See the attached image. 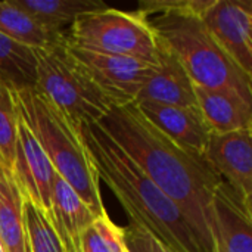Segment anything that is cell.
Here are the masks:
<instances>
[{
    "mask_svg": "<svg viewBox=\"0 0 252 252\" xmlns=\"http://www.w3.org/2000/svg\"><path fill=\"white\" fill-rule=\"evenodd\" d=\"M66 41L78 49L136 58L154 65L161 53L149 18L109 6L72 22L66 30Z\"/></svg>",
    "mask_w": 252,
    "mask_h": 252,
    "instance_id": "cell-6",
    "label": "cell"
},
{
    "mask_svg": "<svg viewBox=\"0 0 252 252\" xmlns=\"http://www.w3.org/2000/svg\"><path fill=\"white\" fill-rule=\"evenodd\" d=\"M55 168L43 148L19 115L18 140L12 177L24 199L34 202L49 216L52 211V193Z\"/></svg>",
    "mask_w": 252,
    "mask_h": 252,
    "instance_id": "cell-8",
    "label": "cell"
},
{
    "mask_svg": "<svg viewBox=\"0 0 252 252\" xmlns=\"http://www.w3.org/2000/svg\"><path fill=\"white\" fill-rule=\"evenodd\" d=\"M0 34L32 50L58 43L66 35V32L49 30L12 0L0 1Z\"/></svg>",
    "mask_w": 252,
    "mask_h": 252,
    "instance_id": "cell-18",
    "label": "cell"
},
{
    "mask_svg": "<svg viewBox=\"0 0 252 252\" xmlns=\"http://www.w3.org/2000/svg\"><path fill=\"white\" fill-rule=\"evenodd\" d=\"M136 102H152L173 106H196L193 81L177 58L161 46L158 65Z\"/></svg>",
    "mask_w": 252,
    "mask_h": 252,
    "instance_id": "cell-14",
    "label": "cell"
},
{
    "mask_svg": "<svg viewBox=\"0 0 252 252\" xmlns=\"http://www.w3.org/2000/svg\"><path fill=\"white\" fill-rule=\"evenodd\" d=\"M21 118L28 126L56 174L63 179L94 217L108 214L100 182L81 139L80 126L52 105L37 89L13 92Z\"/></svg>",
    "mask_w": 252,
    "mask_h": 252,
    "instance_id": "cell-3",
    "label": "cell"
},
{
    "mask_svg": "<svg viewBox=\"0 0 252 252\" xmlns=\"http://www.w3.org/2000/svg\"><path fill=\"white\" fill-rule=\"evenodd\" d=\"M22 205L24 198L12 174L0 168V244L4 252H30Z\"/></svg>",
    "mask_w": 252,
    "mask_h": 252,
    "instance_id": "cell-16",
    "label": "cell"
},
{
    "mask_svg": "<svg viewBox=\"0 0 252 252\" xmlns=\"http://www.w3.org/2000/svg\"><path fill=\"white\" fill-rule=\"evenodd\" d=\"M0 252H4L3 251V248H1V244H0Z\"/></svg>",
    "mask_w": 252,
    "mask_h": 252,
    "instance_id": "cell-25",
    "label": "cell"
},
{
    "mask_svg": "<svg viewBox=\"0 0 252 252\" xmlns=\"http://www.w3.org/2000/svg\"><path fill=\"white\" fill-rule=\"evenodd\" d=\"M19 111L13 92L0 83V168L12 174L16 140H18Z\"/></svg>",
    "mask_w": 252,
    "mask_h": 252,
    "instance_id": "cell-21",
    "label": "cell"
},
{
    "mask_svg": "<svg viewBox=\"0 0 252 252\" xmlns=\"http://www.w3.org/2000/svg\"><path fill=\"white\" fill-rule=\"evenodd\" d=\"M35 89L74 124H96L112 109L109 99L94 86L72 56L66 35L34 50Z\"/></svg>",
    "mask_w": 252,
    "mask_h": 252,
    "instance_id": "cell-5",
    "label": "cell"
},
{
    "mask_svg": "<svg viewBox=\"0 0 252 252\" xmlns=\"http://www.w3.org/2000/svg\"><path fill=\"white\" fill-rule=\"evenodd\" d=\"M50 219L62 248L78 245L83 230L96 219L74 189L58 174L53 179Z\"/></svg>",
    "mask_w": 252,
    "mask_h": 252,
    "instance_id": "cell-15",
    "label": "cell"
},
{
    "mask_svg": "<svg viewBox=\"0 0 252 252\" xmlns=\"http://www.w3.org/2000/svg\"><path fill=\"white\" fill-rule=\"evenodd\" d=\"M196 108L211 134L252 130V102L232 89H210L193 84Z\"/></svg>",
    "mask_w": 252,
    "mask_h": 252,
    "instance_id": "cell-13",
    "label": "cell"
},
{
    "mask_svg": "<svg viewBox=\"0 0 252 252\" xmlns=\"http://www.w3.org/2000/svg\"><path fill=\"white\" fill-rule=\"evenodd\" d=\"M68 46L72 56L112 106L134 103L158 65L136 58L84 50L69 43Z\"/></svg>",
    "mask_w": 252,
    "mask_h": 252,
    "instance_id": "cell-7",
    "label": "cell"
},
{
    "mask_svg": "<svg viewBox=\"0 0 252 252\" xmlns=\"http://www.w3.org/2000/svg\"><path fill=\"white\" fill-rule=\"evenodd\" d=\"M204 158L220 179L251 208L252 140L251 130L211 134Z\"/></svg>",
    "mask_w": 252,
    "mask_h": 252,
    "instance_id": "cell-10",
    "label": "cell"
},
{
    "mask_svg": "<svg viewBox=\"0 0 252 252\" xmlns=\"http://www.w3.org/2000/svg\"><path fill=\"white\" fill-rule=\"evenodd\" d=\"M216 0H142L137 6V13L148 18L154 13H183L204 18Z\"/></svg>",
    "mask_w": 252,
    "mask_h": 252,
    "instance_id": "cell-23",
    "label": "cell"
},
{
    "mask_svg": "<svg viewBox=\"0 0 252 252\" xmlns=\"http://www.w3.org/2000/svg\"><path fill=\"white\" fill-rule=\"evenodd\" d=\"M140 112L168 139L185 151L204 157L211 136L196 106H173L152 102H134Z\"/></svg>",
    "mask_w": 252,
    "mask_h": 252,
    "instance_id": "cell-12",
    "label": "cell"
},
{
    "mask_svg": "<svg viewBox=\"0 0 252 252\" xmlns=\"http://www.w3.org/2000/svg\"><path fill=\"white\" fill-rule=\"evenodd\" d=\"M124 235L128 252H173L151 232L136 223H130L124 229Z\"/></svg>",
    "mask_w": 252,
    "mask_h": 252,
    "instance_id": "cell-24",
    "label": "cell"
},
{
    "mask_svg": "<svg viewBox=\"0 0 252 252\" xmlns=\"http://www.w3.org/2000/svg\"><path fill=\"white\" fill-rule=\"evenodd\" d=\"M99 124L179 207L201 252H214L213 198L223 180L207 159L176 145L136 103L112 106Z\"/></svg>",
    "mask_w": 252,
    "mask_h": 252,
    "instance_id": "cell-1",
    "label": "cell"
},
{
    "mask_svg": "<svg viewBox=\"0 0 252 252\" xmlns=\"http://www.w3.org/2000/svg\"><path fill=\"white\" fill-rule=\"evenodd\" d=\"M252 210L221 182L213 198L214 252H252Z\"/></svg>",
    "mask_w": 252,
    "mask_h": 252,
    "instance_id": "cell-11",
    "label": "cell"
},
{
    "mask_svg": "<svg viewBox=\"0 0 252 252\" xmlns=\"http://www.w3.org/2000/svg\"><path fill=\"white\" fill-rule=\"evenodd\" d=\"M83 252H128L124 227L117 226L108 214L96 217L81 233Z\"/></svg>",
    "mask_w": 252,
    "mask_h": 252,
    "instance_id": "cell-22",
    "label": "cell"
},
{
    "mask_svg": "<svg viewBox=\"0 0 252 252\" xmlns=\"http://www.w3.org/2000/svg\"><path fill=\"white\" fill-rule=\"evenodd\" d=\"M80 133L99 182L111 189L130 223L145 227L173 252H201L179 207L99 123L81 124Z\"/></svg>",
    "mask_w": 252,
    "mask_h": 252,
    "instance_id": "cell-2",
    "label": "cell"
},
{
    "mask_svg": "<svg viewBox=\"0 0 252 252\" xmlns=\"http://www.w3.org/2000/svg\"><path fill=\"white\" fill-rule=\"evenodd\" d=\"M149 22L161 46L177 58L193 84L232 89L252 102V75L220 47L201 18L162 13Z\"/></svg>",
    "mask_w": 252,
    "mask_h": 252,
    "instance_id": "cell-4",
    "label": "cell"
},
{
    "mask_svg": "<svg viewBox=\"0 0 252 252\" xmlns=\"http://www.w3.org/2000/svg\"><path fill=\"white\" fill-rule=\"evenodd\" d=\"M22 213L30 252H63L52 219L43 208L24 199Z\"/></svg>",
    "mask_w": 252,
    "mask_h": 252,
    "instance_id": "cell-20",
    "label": "cell"
},
{
    "mask_svg": "<svg viewBox=\"0 0 252 252\" xmlns=\"http://www.w3.org/2000/svg\"><path fill=\"white\" fill-rule=\"evenodd\" d=\"M202 21L220 47L252 75L251 0H216Z\"/></svg>",
    "mask_w": 252,
    "mask_h": 252,
    "instance_id": "cell-9",
    "label": "cell"
},
{
    "mask_svg": "<svg viewBox=\"0 0 252 252\" xmlns=\"http://www.w3.org/2000/svg\"><path fill=\"white\" fill-rule=\"evenodd\" d=\"M12 1L55 32H66V30L78 18L108 7V4L100 0H12Z\"/></svg>",
    "mask_w": 252,
    "mask_h": 252,
    "instance_id": "cell-17",
    "label": "cell"
},
{
    "mask_svg": "<svg viewBox=\"0 0 252 252\" xmlns=\"http://www.w3.org/2000/svg\"><path fill=\"white\" fill-rule=\"evenodd\" d=\"M0 83L12 92L35 89L34 50L0 34Z\"/></svg>",
    "mask_w": 252,
    "mask_h": 252,
    "instance_id": "cell-19",
    "label": "cell"
}]
</instances>
